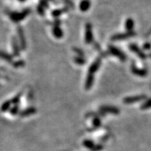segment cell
<instances>
[{
    "mask_svg": "<svg viewBox=\"0 0 151 151\" xmlns=\"http://www.w3.org/2000/svg\"><path fill=\"white\" fill-rule=\"evenodd\" d=\"M103 112H108V113H114V114H118L119 113L118 109H117L116 108H113V107H105V108H102L101 109Z\"/></svg>",
    "mask_w": 151,
    "mask_h": 151,
    "instance_id": "cell-2",
    "label": "cell"
},
{
    "mask_svg": "<svg viewBox=\"0 0 151 151\" xmlns=\"http://www.w3.org/2000/svg\"><path fill=\"white\" fill-rule=\"evenodd\" d=\"M89 5H90V4H89V2H88V1H84L81 4V9H82V10L86 11L88 8H89V6H90Z\"/></svg>",
    "mask_w": 151,
    "mask_h": 151,
    "instance_id": "cell-5",
    "label": "cell"
},
{
    "mask_svg": "<svg viewBox=\"0 0 151 151\" xmlns=\"http://www.w3.org/2000/svg\"><path fill=\"white\" fill-rule=\"evenodd\" d=\"M102 149V146H94L93 148H92V151H99L100 150Z\"/></svg>",
    "mask_w": 151,
    "mask_h": 151,
    "instance_id": "cell-8",
    "label": "cell"
},
{
    "mask_svg": "<svg viewBox=\"0 0 151 151\" xmlns=\"http://www.w3.org/2000/svg\"><path fill=\"white\" fill-rule=\"evenodd\" d=\"M150 107H151V99L148 100V101H147V102H146L145 104H143L141 108H142L143 109H146L150 108Z\"/></svg>",
    "mask_w": 151,
    "mask_h": 151,
    "instance_id": "cell-7",
    "label": "cell"
},
{
    "mask_svg": "<svg viewBox=\"0 0 151 151\" xmlns=\"http://www.w3.org/2000/svg\"><path fill=\"white\" fill-rule=\"evenodd\" d=\"M125 26H126V28H127L128 30H130L132 27H133L134 22L131 20V19H128V20H127V22H126Z\"/></svg>",
    "mask_w": 151,
    "mask_h": 151,
    "instance_id": "cell-4",
    "label": "cell"
},
{
    "mask_svg": "<svg viewBox=\"0 0 151 151\" xmlns=\"http://www.w3.org/2000/svg\"><path fill=\"white\" fill-rule=\"evenodd\" d=\"M90 27L88 26V27H87V35H86V40L87 42H90V41H92V32H91V29H90Z\"/></svg>",
    "mask_w": 151,
    "mask_h": 151,
    "instance_id": "cell-3",
    "label": "cell"
},
{
    "mask_svg": "<svg viewBox=\"0 0 151 151\" xmlns=\"http://www.w3.org/2000/svg\"><path fill=\"white\" fill-rule=\"evenodd\" d=\"M145 99V97H128V98H126L124 100V102L126 103V104H132V103H134V102H137V101H139V100H141V99Z\"/></svg>",
    "mask_w": 151,
    "mask_h": 151,
    "instance_id": "cell-1",
    "label": "cell"
},
{
    "mask_svg": "<svg viewBox=\"0 0 151 151\" xmlns=\"http://www.w3.org/2000/svg\"><path fill=\"white\" fill-rule=\"evenodd\" d=\"M83 144H84L85 146H86V147H88V148H91V149L94 146V143H92V141H84Z\"/></svg>",
    "mask_w": 151,
    "mask_h": 151,
    "instance_id": "cell-6",
    "label": "cell"
}]
</instances>
